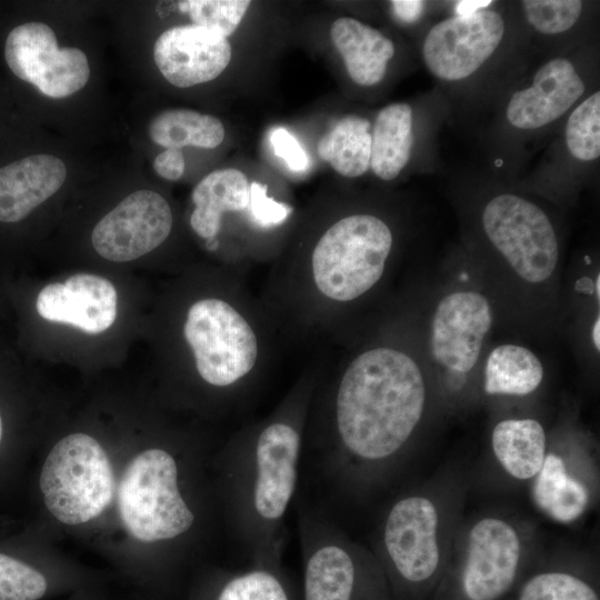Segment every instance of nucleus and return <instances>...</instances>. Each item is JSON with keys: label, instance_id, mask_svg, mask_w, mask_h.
<instances>
[{"label": "nucleus", "instance_id": "obj_13", "mask_svg": "<svg viewBox=\"0 0 600 600\" xmlns=\"http://www.w3.org/2000/svg\"><path fill=\"white\" fill-rule=\"evenodd\" d=\"M521 542L514 528L498 518L479 520L470 530L461 587L468 600H498L512 587Z\"/></svg>", "mask_w": 600, "mask_h": 600}, {"label": "nucleus", "instance_id": "obj_21", "mask_svg": "<svg viewBox=\"0 0 600 600\" xmlns=\"http://www.w3.org/2000/svg\"><path fill=\"white\" fill-rule=\"evenodd\" d=\"M492 449L503 469L513 478L536 477L546 457V433L534 419H507L497 423Z\"/></svg>", "mask_w": 600, "mask_h": 600}, {"label": "nucleus", "instance_id": "obj_5", "mask_svg": "<svg viewBox=\"0 0 600 600\" xmlns=\"http://www.w3.org/2000/svg\"><path fill=\"white\" fill-rule=\"evenodd\" d=\"M388 224L372 214H352L333 223L317 242L311 276L326 298L352 301L381 278L392 248Z\"/></svg>", "mask_w": 600, "mask_h": 600}, {"label": "nucleus", "instance_id": "obj_9", "mask_svg": "<svg viewBox=\"0 0 600 600\" xmlns=\"http://www.w3.org/2000/svg\"><path fill=\"white\" fill-rule=\"evenodd\" d=\"M482 227L494 248L527 282L541 283L556 270L558 239L537 204L516 194H499L484 207Z\"/></svg>", "mask_w": 600, "mask_h": 600}, {"label": "nucleus", "instance_id": "obj_37", "mask_svg": "<svg viewBox=\"0 0 600 600\" xmlns=\"http://www.w3.org/2000/svg\"><path fill=\"white\" fill-rule=\"evenodd\" d=\"M490 3L491 1H462L457 6L458 14L473 13Z\"/></svg>", "mask_w": 600, "mask_h": 600}, {"label": "nucleus", "instance_id": "obj_24", "mask_svg": "<svg viewBox=\"0 0 600 600\" xmlns=\"http://www.w3.org/2000/svg\"><path fill=\"white\" fill-rule=\"evenodd\" d=\"M319 157L329 162L341 176L356 178L370 167V122L357 116H347L319 140Z\"/></svg>", "mask_w": 600, "mask_h": 600}, {"label": "nucleus", "instance_id": "obj_16", "mask_svg": "<svg viewBox=\"0 0 600 600\" xmlns=\"http://www.w3.org/2000/svg\"><path fill=\"white\" fill-rule=\"evenodd\" d=\"M36 307L46 320L98 334L113 324L118 294L108 279L91 273H76L63 282H52L42 288Z\"/></svg>", "mask_w": 600, "mask_h": 600}, {"label": "nucleus", "instance_id": "obj_38", "mask_svg": "<svg viewBox=\"0 0 600 600\" xmlns=\"http://www.w3.org/2000/svg\"><path fill=\"white\" fill-rule=\"evenodd\" d=\"M599 331H600V318H597V320L594 321V324H593V329H592V340H593V344L596 347V349L599 351L600 349V334H599Z\"/></svg>", "mask_w": 600, "mask_h": 600}, {"label": "nucleus", "instance_id": "obj_27", "mask_svg": "<svg viewBox=\"0 0 600 600\" xmlns=\"http://www.w3.org/2000/svg\"><path fill=\"white\" fill-rule=\"evenodd\" d=\"M153 142L167 149L193 146L213 149L224 138L222 122L210 114L189 109H170L157 114L149 124Z\"/></svg>", "mask_w": 600, "mask_h": 600}, {"label": "nucleus", "instance_id": "obj_33", "mask_svg": "<svg viewBox=\"0 0 600 600\" xmlns=\"http://www.w3.org/2000/svg\"><path fill=\"white\" fill-rule=\"evenodd\" d=\"M292 209L267 194V186L253 181L250 183L249 212L253 221L261 227H274L287 220Z\"/></svg>", "mask_w": 600, "mask_h": 600}, {"label": "nucleus", "instance_id": "obj_11", "mask_svg": "<svg viewBox=\"0 0 600 600\" xmlns=\"http://www.w3.org/2000/svg\"><path fill=\"white\" fill-rule=\"evenodd\" d=\"M503 33L504 21L492 10L450 17L434 24L426 36L424 63L439 79H464L493 54Z\"/></svg>", "mask_w": 600, "mask_h": 600}, {"label": "nucleus", "instance_id": "obj_1", "mask_svg": "<svg viewBox=\"0 0 600 600\" xmlns=\"http://www.w3.org/2000/svg\"><path fill=\"white\" fill-rule=\"evenodd\" d=\"M426 403L420 368L404 352L379 347L356 357L328 402L311 449L313 482L323 509L371 483L394 463Z\"/></svg>", "mask_w": 600, "mask_h": 600}, {"label": "nucleus", "instance_id": "obj_8", "mask_svg": "<svg viewBox=\"0 0 600 600\" xmlns=\"http://www.w3.org/2000/svg\"><path fill=\"white\" fill-rule=\"evenodd\" d=\"M439 517L423 496H406L387 510L379 528L378 556L392 596L423 584L440 563ZM394 599V598H393Z\"/></svg>", "mask_w": 600, "mask_h": 600}, {"label": "nucleus", "instance_id": "obj_31", "mask_svg": "<svg viewBox=\"0 0 600 600\" xmlns=\"http://www.w3.org/2000/svg\"><path fill=\"white\" fill-rule=\"evenodd\" d=\"M47 590L48 582L41 572L0 553V600H39Z\"/></svg>", "mask_w": 600, "mask_h": 600}, {"label": "nucleus", "instance_id": "obj_18", "mask_svg": "<svg viewBox=\"0 0 600 600\" xmlns=\"http://www.w3.org/2000/svg\"><path fill=\"white\" fill-rule=\"evenodd\" d=\"M67 168L51 154H33L0 168V222H17L53 196Z\"/></svg>", "mask_w": 600, "mask_h": 600}, {"label": "nucleus", "instance_id": "obj_29", "mask_svg": "<svg viewBox=\"0 0 600 600\" xmlns=\"http://www.w3.org/2000/svg\"><path fill=\"white\" fill-rule=\"evenodd\" d=\"M250 4L248 0H189L179 1L178 8L189 14L193 24L228 38L239 27Z\"/></svg>", "mask_w": 600, "mask_h": 600}, {"label": "nucleus", "instance_id": "obj_34", "mask_svg": "<svg viewBox=\"0 0 600 600\" xmlns=\"http://www.w3.org/2000/svg\"><path fill=\"white\" fill-rule=\"evenodd\" d=\"M273 152L282 158L293 171H303L308 168L309 159L298 140L284 128H277L270 137Z\"/></svg>", "mask_w": 600, "mask_h": 600}, {"label": "nucleus", "instance_id": "obj_22", "mask_svg": "<svg viewBox=\"0 0 600 600\" xmlns=\"http://www.w3.org/2000/svg\"><path fill=\"white\" fill-rule=\"evenodd\" d=\"M412 109L392 103L381 109L371 132L370 166L382 180L394 179L407 166L412 148Z\"/></svg>", "mask_w": 600, "mask_h": 600}, {"label": "nucleus", "instance_id": "obj_19", "mask_svg": "<svg viewBox=\"0 0 600 600\" xmlns=\"http://www.w3.org/2000/svg\"><path fill=\"white\" fill-rule=\"evenodd\" d=\"M331 40L350 78L360 86L379 83L394 54L393 42L379 30L349 17L333 21Z\"/></svg>", "mask_w": 600, "mask_h": 600}, {"label": "nucleus", "instance_id": "obj_2", "mask_svg": "<svg viewBox=\"0 0 600 600\" xmlns=\"http://www.w3.org/2000/svg\"><path fill=\"white\" fill-rule=\"evenodd\" d=\"M303 404L238 434L222 459L223 503L238 550L250 566L281 567L284 523L300 482Z\"/></svg>", "mask_w": 600, "mask_h": 600}, {"label": "nucleus", "instance_id": "obj_20", "mask_svg": "<svg viewBox=\"0 0 600 600\" xmlns=\"http://www.w3.org/2000/svg\"><path fill=\"white\" fill-rule=\"evenodd\" d=\"M192 202L194 209L190 217L191 228L207 241L214 240L223 213L249 210V180L234 168L212 171L194 187Z\"/></svg>", "mask_w": 600, "mask_h": 600}, {"label": "nucleus", "instance_id": "obj_12", "mask_svg": "<svg viewBox=\"0 0 600 600\" xmlns=\"http://www.w3.org/2000/svg\"><path fill=\"white\" fill-rule=\"evenodd\" d=\"M173 223L167 200L151 190H138L126 197L93 228V249L104 259L126 262L158 248Z\"/></svg>", "mask_w": 600, "mask_h": 600}, {"label": "nucleus", "instance_id": "obj_35", "mask_svg": "<svg viewBox=\"0 0 600 600\" xmlns=\"http://www.w3.org/2000/svg\"><path fill=\"white\" fill-rule=\"evenodd\" d=\"M154 171L163 179L176 181L184 172V158L180 149H166L153 162Z\"/></svg>", "mask_w": 600, "mask_h": 600}, {"label": "nucleus", "instance_id": "obj_17", "mask_svg": "<svg viewBox=\"0 0 600 600\" xmlns=\"http://www.w3.org/2000/svg\"><path fill=\"white\" fill-rule=\"evenodd\" d=\"M586 86L573 64L556 58L534 74L532 86L516 91L507 107V119L518 129H538L569 110Z\"/></svg>", "mask_w": 600, "mask_h": 600}, {"label": "nucleus", "instance_id": "obj_23", "mask_svg": "<svg viewBox=\"0 0 600 600\" xmlns=\"http://www.w3.org/2000/svg\"><path fill=\"white\" fill-rule=\"evenodd\" d=\"M532 496L547 516L562 523L577 520L589 501L587 488L568 473L564 461L553 453L544 457L536 474Z\"/></svg>", "mask_w": 600, "mask_h": 600}, {"label": "nucleus", "instance_id": "obj_10", "mask_svg": "<svg viewBox=\"0 0 600 600\" xmlns=\"http://www.w3.org/2000/svg\"><path fill=\"white\" fill-rule=\"evenodd\" d=\"M4 59L16 77L54 99L81 90L90 77L87 56L78 48H59L54 31L42 22L13 28L4 43Z\"/></svg>", "mask_w": 600, "mask_h": 600}, {"label": "nucleus", "instance_id": "obj_36", "mask_svg": "<svg viewBox=\"0 0 600 600\" xmlns=\"http://www.w3.org/2000/svg\"><path fill=\"white\" fill-rule=\"evenodd\" d=\"M391 7L397 17L406 22L416 21L422 10V1L397 0L391 1Z\"/></svg>", "mask_w": 600, "mask_h": 600}, {"label": "nucleus", "instance_id": "obj_3", "mask_svg": "<svg viewBox=\"0 0 600 600\" xmlns=\"http://www.w3.org/2000/svg\"><path fill=\"white\" fill-rule=\"evenodd\" d=\"M300 600H394L374 554L350 540L312 501L298 506Z\"/></svg>", "mask_w": 600, "mask_h": 600}, {"label": "nucleus", "instance_id": "obj_25", "mask_svg": "<svg viewBox=\"0 0 600 600\" xmlns=\"http://www.w3.org/2000/svg\"><path fill=\"white\" fill-rule=\"evenodd\" d=\"M543 378V367L529 349L501 344L488 357L484 390L489 394L526 396L533 392Z\"/></svg>", "mask_w": 600, "mask_h": 600}, {"label": "nucleus", "instance_id": "obj_7", "mask_svg": "<svg viewBox=\"0 0 600 600\" xmlns=\"http://www.w3.org/2000/svg\"><path fill=\"white\" fill-rule=\"evenodd\" d=\"M183 334L200 378L211 387L237 388L256 366L257 336L246 318L224 300L196 301L187 312Z\"/></svg>", "mask_w": 600, "mask_h": 600}, {"label": "nucleus", "instance_id": "obj_4", "mask_svg": "<svg viewBox=\"0 0 600 600\" xmlns=\"http://www.w3.org/2000/svg\"><path fill=\"white\" fill-rule=\"evenodd\" d=\"M118 503L123 524L142 542L177 540L189 533L197 521L182 491L179 462L160 448L142 451L128 464Z\"/></svg>", "mask_w": 600, "mask_h": 600}, {"label": "nucleus", "instance_id": "obj_6", "mask_svg": "<svg viewBox=\"0 0 600 600\" xmlns=\"http://www.w3.org/2000/svg\"><path fill=\"white\" fill-rule=\"evenodd\" d=\"M40 489L50 513L67 524L100 516L114 490L111 462L100 443L86 433H72L49 452L40 474Z\"/></svg>", "mask_w": 600, "mask_h": 600}, {"label": "nucleus", "instance_id": "obj_28", "mask_svg": "<svg viewBox=\"0 0 600 600\" xmlns=\"http://www.w3.org/2000/svg\"><path fill=\"white\" fill-rule=\"evenodd\" d=\"M566 143L580 161L600 156V92L583 100L570 114L566 126Z\"/></svg>", "mask_w": 600, "mask_h": 600}, {"label": "nucleus", "instance_id": "obj_39", "mask_svg": "<svg viewBox=\"0 0 600 600\" xmlns=\"http://www.w3.org/2000/svg\"><path fill=\"white\" fill-rule=\"evenodd\" d=\"M599 284H600V276L598 274V276H597V280H596V291H597V299H598V300H599V298H600Z\"/></svg>", "mask_w": 600, "mask_h": 600}, {"label": "nucleus", "instance_id": "obj_26", "mask_svg": "<svg viewBox=\"0 0 600 600\" xmlns=\"http://www.w3.org/2000/svg\"><path fill=\"white\" fill-rule=\"evenodd\" d=\"M201 600H297L281 567L248 566L219 573Z\"/></svg>", "mask_w": 600, "mask_h": 600}, {"label": "nucleus", "instance_id": "obj_14", "mask_svg": "<svg viewBox=\"0 0 600 600\" xmlns=\"http://www.w3.org/2000/svg\"><path fill=\"white\" fill-rule=\"evenodd\" d=\"M491 324V306L484 296L476 291L447 294L439 301L431 322L434 360L451 371L469 372L479 359Z\"/></svg>", "mask_w": 600, "mask_h": 600}, {"label": "nucleus", "instance_id": "obj_30", "mask_svg": "<svg viewBox=\"0 0 600 600\" xmlns=\"http://www.w3.org/2000/svg\"><path fill=\"white\" fill-rule=\"evenodd\" d=\"M519 600H599V596L577 576L549 571L531 577L522 586Z\"/></svg>", "mask_w": 600, "mask_h": 600}, {"label": "nucleus", "instance_id": "obj_15", "mask_svg": "<svg viewBox=\"0 0 600 600\" xmlns=\"http://www.w3.org/2000/svg\"><path fill=\"white\" fill-rule=\"evenodd\" d=\"M232 56L227 38L196 24L163 31L153 47L154 62L174 87L211 81L228 67Z\"/></svg>", "mask_w": 600, "mask_h": 600}, {"label": "nucleus", "instance_id": "obj_40", "mask_svg": "<svg viewBox=\"0 0 600 600\" xmlns=\"http://www.w3.org/2000/svg\"><path fill=\"white\" fill-rule=\"evenodd\" d=\"M1 438H2V420L0 416V442H1Z\"/></svg>", "mask_w": 600, "mask_h": 600}, {"label": "nucleus", "instance_id": "obj_32", "mask_svg": "<svg viewBox=\"0 0 600 600\" xmlns=\"http://www.w3.org/2000/svg\"><path fill=\"white\" fill-rule=\"evenodd\" d=\"M521 4L528 22L543 34L571 29L582 11L579 0H526Z\"/></svg>", "mask_w": 600, "mask_h": 600}]
</instances>
